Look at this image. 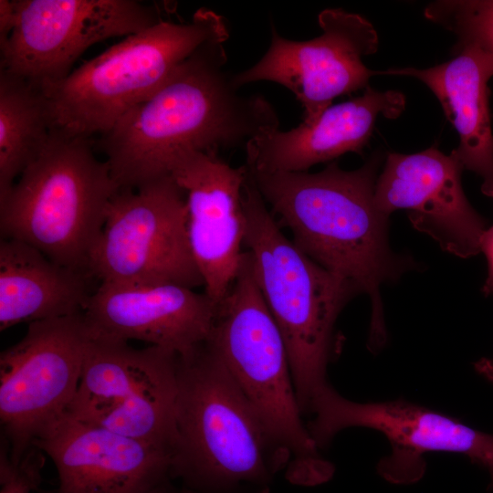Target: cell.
<instances>
[{
  "label": "cell",
  "instance_id": "cell-3",
  "mask_svg": "<svg viewBox=\"0 0 493 493\" xmlns=\"http://www.w3.org/2000/svg\"><path fill=\"white\" fill-rule=\"evenodd\" d=\"M172 471L190 493H269L291 454L237 383L210 339L178 354Z\"/></svg>",
  "mask_w": 493,
  "mask_h": 493
},
{
  "label": "cell",
  "instance_id": "cell-24",
  "mask_svg": "<svg viewBox=\"0 0 493 493\" xmlns=\"http://www.w3.org/2000/svg\"><path fill=\"white\" fill-rule=\"evenodd\" d=\"M480 252L484 253L488 262V276L482 291L486 296L493 295V226L481 236Z\"/></svg>",
  "mask_w": 493,
  "mask_h": 493
},
{
  "label": "cell",
  "instance_id": "cell-17",
  "mask_svg": "<svg viewBox=\"0 0 493 493\" xmlns=\"http://www.w3.org/2000/svg\"><path fill=\"white\" fill-rule=\"evenodd\" d=\"M217 304L187 287L100 283L82 314L92 337L138 340L185 354L211 335Z\"/></svg>",
  "mask_w": 493,
  "mask_h": 493
},
{
  "label": "cell",
  "instance_id": "cell-8",
  "mask_svg": "<svg viewBox=\"0 0 493 493\" xmlns=\"http://www.w3.org/2000/svg\"><path fill=\"white\" fill-rule=\"evenodd\" d=\"M88 270L100 284L205 286L189 243L186 194L172 175L115 194Z\"/></svg>",
  "mask_w": 493,
  "mask_h": 493
},
{
  "label": "cell",
  "instance_id": "cell-5",
  "mask_svg": "<svg viewBox=\"0 0 493 493\" xmlns=\"http://www.w3.org/2000/svg\"><path fill=\"white\" fill-rule=\"evenodd\" d=\"M19 176L0 198L2 238L22 241L59 265L89 272L108 207L120 190L90 138L52 129Z\"/></svg>",
  "mask_w": 493,
  "mask_h": 493
},
{
  "label": "cell",
  "instance_id": "cell-7",
  "mask_svg": "<svg viewBox=\"0 0 493 493\" xmlns=\"http://www.w3.org/2000/svg\"><path fill=\"white\" fill-rule=\"evenodd\" d=\"M227 370L293 457L290 479L316 485L333 474L299 411L287 348L257 283L251 255L217 304L209 337Z\"/></svg>",
  "mask_w": 493,
  "mask_h": 493
},
{
  "label": "cell",
  "instance_id": "cell-11",
  "mask_svg": "<svg viewBox=\"0 0 493 493\" xmlns=\"http://www.w3.org/2000/svg\"><path fill=\"white\" fill-rule=\"evenodd\" d=\"M309 414L313 418L306 426L319 449L349 427L382 433L389 441L391 454L377 468L393 484L418 481L425 470V455L430 452L462 454L488 468L493 466V435L404 400L356 403L329 384L315 396Z\"/></svg>",
  "mask_w": 493,
  "mask_h": 493
},
{
  "label": "cell",
  "instance_id": "cell-16",
  "mask_svg": "<svg viewBox=\"0 0 493 493\" xmlns=\"http://www.w3.org/2000/svg\"><path fill=\"white\" fill-rule=\"evenodd\" d=\"M170 174L186 194L191 250L205 292L218 304L235 280L244 254L246 165L232 167L215 152L184 150L174 157Z\"/></svg>",
  "mask_w": 493,
  "mask_h": 493
},
{
  "label": "cell",
  "instance_id": "cell-20",
  "mask_svg": "<svg viewBox=\"0 0 493 493\" xmlns=\"http://www.w3.org/2000/svg\"><path fill=\"white\" fill-rule=\"evenodd\" d=\"M89 272L59 265L16 239L0 242V330L81 314L95 290Z\"/></svg>",
  "mask_w": 493,
  "mask_h": 493
},
{
  "label": "cell",
  "instance_id": "cell-10",
  "mask_svg": "<svg viewBox=\"0 0 493 493\" xmlns=\"http://www.w3.org/2000/svg\"><path fill=\"white\" fill-rule=\"evenodd\" d=\"M90 340L82 314L29 323L0 355L2 438L20 461L37 437L65 414L79 383Z\"/></svg>",
  "mask_w": 493,
  "mask_h": 493
},
{
  "label": "cell",
  "instance_id": "cell-26",
  "mask_svg": "<svg viewBox=\"0 0 493 493\" xmlns=\"http://www.w3.org/2000/svg\"><path fill=\"white\" fill-rule=\"evenodd\" d=\"M476 368L486 378L493 381V358L481 359L478 362L476 363Z\"/></svg>",
  "mask_w": 493,
  "mask_h": 493
},
{
  "label": "cell",
  "instance_id": "cell-28",
  "mask_svg": "<svg viewBox=\"0 0 493 493\" xmlns=\"http://www.w3.org/2000/svg\"><path fill=\"white\" fill-rule=\"evenodd\" d=\"M180 493H190V492L182 488V489H180Z\"/></svg>",
  "mask_w": 493,
  "mask_h": 493
},
{
  "label": "cell",
  "instance_id": "cell-18",
  "mask_svg": "<svg viewBox=\"0 0 493 493\" xmlns=\"http://www.w3.org/2000/svg\"><path fill=\"white\" fill-rule=\"evenodd\" d=\"M405 98L371 87L362 95L331 105L313 122L289 131H266L246 147V163L260 172H307L346 152L362 153L380 116L399 117Z\"/></svg>",
  "mask_w": 493,
  "mask_h": 493
},
{
  "label": "cell",
  "instance_id": "cell-15",
  "mask_svg": "<svg viewBox=\"0 0 493 493\" xmlns=\"http://www.w3.org/2000/svg\"><path fill=\"white\" fill-rule=\"evenodd\" d=\"M463 170L453 151L448 155L435 147L412 154L391 152L376 181L375 205L387 216L405 210L413 226L444 251L462 258L476 256L486 222L464 193Z\"/></svg>",
  "mask_w": 493,
  "mask_h": 493
},
{
  "label": "cell",
  "instance_id": "cell-23",
  "mask_svg": "<svg viewBox=\"0 0 493 493\" xmlns=\"http://www.w3.org/2000/svg\"><path fill=\"white\" fill-rule=\"evenodd\" d=\"M43 466L44 456L37 447L33 446L20 461L14 462L1 441L0 493H31L41 483Z\"/></svg>",
  "mask_w": 493,
  "mask_h": 493
},
{
  "label": "cell",
  "instance_id": "cell-6",
  "mask_svg": "<svg viewBox=\"0 0 493 493\" xmlns=\"http://www.w3.org/2000/svg\"><path fill=\"white\" fill-rule=\"evenodd\" d=\"M228 37L225 18L205 8L197 10L191 22L162 20L127 37L64 79L41 88L48 100L52 129L86 138L109 131L200 46Z\"/></svg>",
  "mask_w": 493,
  "mask_h": 493
},
{
  "label": "cell",
  "instance_id": "cell-21",
  "mask_svg": "<svg viewBox=\"0 0 493 493\" xmlns=\"http://www.w3.org/2000/svg\"><path fill=\"white\" fill-rule=\"evenodd\" d=\"M52 130L43 89L5 69L0 70V198L43 150Z\"/></svg>",
  "mask_w": 493,
  "mask_h": 493
},
{
  "label": "cell",
  "instance_id": "cell-22",
  "mask_svg": "<svg viewBox=\"0 0 493 493\" xmlns=\"http://www.w3.org/2000/svg\"><path fill=\"white\" fill-rule=\"evenodd\" d=\"M425 16L493 55V0H441L427 5Z\"/></svg>",
  "mask_w": 493,
  "mask_h": 493
},
{
  "label": "cell",
  "instance_id": "cell-13",
  "mask_svg": "<svg viewBox=\"0 0 493 493\" xmlns=\"http://www.w3.org/2000/svg\"><path fill=\"white\" fill-rule=\"evenodd\" d=\"M322 33L309 40H292L271 26V42L252 67L234 74L241 88L272 81L290 90L303 109L302 122L315 121L333 99L366 89L377 70L362 58L378 50L373 26L362 16L342 9H325L318 17Z\"/></svg>",
  "mask_w": 493,
  "mask_h": 493
},
{
  "label": "cell",
  "instance_id": "cell-27",
  "mask_svg": "<svg viewBox=\"0 0 493 493\" xmlns=\"http://www.w3.org/2000/svg\"><path fill=\"white\" fill-rule=\"evenodd\" d=\"M488 470H489L490 476H491V484H490V488H493V466H492Z\"/></svg>",
  "mask_w": 493,
  "mask_h": 493
},
{
  "label": "cell",
  "instance_id": "cell-25",
  "mask_svg": "<svg viewBox=\"0 0 493 493\" xmlns=\"http://www.w3.org/2000/svg\"><path fill=\"white\" fill-rule=\"evenodd\" d=\"M16 24L14 2L0 0V46L4 45L12 34Z\"/></svg>",
  "mask_w": 493,
  "mask_h": 493
},
{
  "label": "cell",
  "instance_id": "cell-9",
  "mask_svg": "<svg viewBox=\"0 0 493 493\" xmlns=\"http://www.w3.org/2000/svg\"><path fill=\"white\" fill-rule=\"evenodd\" d=\"M178 353L92 337L78 390L65 414L172 452Z\"/></svg>",
  "mask_w": 493,
  "mask_h": 493
},
{
  "label": "cell",
  "instance_id": "cell-1",
  "mask_svg": "<svg viewBox=\"0 0 493 493\" xmlns=\"http://www.w3.org/2000/svg\"><path fill=\"white\" fill-rule=\"evenodd\" d=\"M226 40L200 46L145 100L130 109L98 141L120 189H136L171 175L182 151L215 152L246 147L278 128L273 105L240 93L226 68Z\"/></svg>",
  "mask_w": 493,
  "mask_h": 493
},
{
  "label": "cell",
  "instance_id": "cell-4",
  "mask_svg": "<svg viewBox=\"0 0 493 493\" xmlns=\"http://www.w3.org/2000/svg\"><path fill=\"white\" fill-rule=\"evenodd\" d=\"M242 204L244 245L254 275L283 337L296 398L302 415L327 385V369L337 356L341 339L336 321L358 288L330 272L299 249L259 194L246 166Z\"/></svg>",
  "mask_w": 493,
  "mask_h": 493
},
{
  "label": "cell",
  "instance_id": "cell-12",
  "mask_svg": "<svg viewBox=\"0 0 493 493\" xmlns=\"http://www.w3.org/2000/svg\"><path fill=\"white\" fill-rule=\"evenodd\" d=\"M16 24L0 46L1 69L40 88L70 73L90 46L138 34L162 21L153 6L134 0H14Z\"/></svg>",
  "mask_w": 493,
  "mask_h": 493
},
{
  "label": "cell",
  "instance_id": "cell-14",
  "mask_svg": "<svg viewBox=\"0 0 493 493\" xmlns=\"http://www.w3.org/2000/svg\"><path fill=\"white\" fill-rule=\"evenodd\" d=\"M33 446L55 464L57 493H180L171 451L65 414Z\"/></svg>",
  "mask_w": 493,
  "mask_h": 493
},
{
  "label": "cell",
  "instance_id": "cell-2",
  "mask_svg": "<svg viewBox=\"0 0 493 493\" xmlns=\"http://www.w3.org/2000/svg\"><path fill=\"white\" fill-rule=\"evenodd\" d=\"M381 162L375 155L353 171L331 163L318 173L260 172L246 163L271 214L291 232L294 245L369 296L368 347L374 352L387 341L381 287L417 267L409 256L392 250L389 216L375 205Z\"/></svg>",
  "mask_w": 493,
  "mask_h": 493
},
{
  "label": "cell",
  "instance_id": "cell-19",
  "mask_svg": "<svg viewBox=\"0 0 493 493\" xmlns=\"http://www.w3.org/2000/svg\"><path fill=\"white\" fill-rule=\"evenodd\" d=\"M456 56L428 68L377 70V75L409 76L425 84L439 100L456 129L459 144L453 152L464 169L482 177V193L493 198V133L488 81L493 55L477 44L458 45Z\"/></svg>",
  "mask_w": 493,
  "mask_h": 493
}]
</instances>
